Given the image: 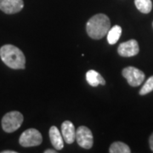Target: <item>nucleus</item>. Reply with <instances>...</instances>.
I'll use <instances>...</instances> for the list:
<instances>
[{"label": "nucleus", "instance_id": "nucleus-1", "mask_svg": "<svg viewBox=\"0 0 153 153\" xmlns=\"http://www.w3.org/2000/svg\"><path fill=\"white\" fill-rule=\"evenodd\" d=\"M0 58L11 69H24L26 66L23 52L12 44H5L0 48Z\"/></svg>", "mask_w": 153, "mask_h": 153}, {"label": "nucleus", "instance_id": "nucleus-2", "mask_svg": "<svg viewBox=\"0 0 153 153\" xmlns=\"http://www.w3.org/2000/svg\"><path fill=\"white\" fill-rule=\"evenodd\" d=\"M111 28V22L107 16L97 14L91 17L86 24L88 35L93 39H100L105 37Z\"/></svg>", "mask_w": 153, "mask_h": 153}, {"label": "nucleus", "instance_id": "nucleus-3", "mask_svg": "<svg viewBox=\"0 0 153 153\" xmlns=\"http://www.w3.org/2000/svg\"><path fill=\"white\" fill-rule=\"evenodd\" d=\"M23 120V115L20 111H10L2 118V128L6 133H13L22 126Z\"/></svg>", "mask_w": 153, "mask_h": 153}, {"label": "nucleus", "instance_id": "nucleus-4", "mask_svg": "<svg viewBox=\"0 0 153 153\" xmlns=\"http://www.w3.org/2000/svg\"><path fill=\"white\" fill-rule=\"evenodd\" d=\"M43 141L41 133L35 128H28L22 134L19 143L23 147H33L39 146Z\"/></svg>", "mask_w": 153, "mask_h": 153}, {"label": "nucleus", "instance_id": "nucleus-5", "mask_svg": "<svg viewBox=\"0 0 153 153\" xmlns=\"http://www.w3.org/2000/svg\"><path fill=\"white\" fill-rule=\"evenodd\" d=\"M122 74L132 87L140 86L145 80V73L134 66L125 67L122 71Z\"/></svg>", "mask_w": 153, "mask_h": 153}, {"label": "nucleus", "instance_id": "nucleus-6", "mask_svg": "<svg viewBox=\"0 0 153 153\" xmlns=\"http://www.w3.org/2000/svg\"><path fill=\"white\" fill-rule=\"evenodd\" d=\"M76 140L81 147L84 149L92 148L94 142L92 132L87 127L80 126L76 130Z\"/></svg>", "mask_w": 153, "mask_h": 153}, {"label": "nucleus", "instance_id": "nucleus-7", "mask_svg": "<svg viewBox=\"0 0 153 153\" xmlns=\"http://www.w3.org/2000/svg\"><path fill=\"white\" fill-rule=\"evenodd\" d=\"M140 51V47L138 42L134 39L128 40L127 42L119 44L117 48V52L121 56L123 57H131L136 55Z\"/></svg>", "mask_w": 153, "mask_h": 153}, {"label": "nucleus", "instance_id": "nucleus-8", "mask_svg": "<svg viewBox=\"0 0 153 153\" xmlns=\"http://www.w3.org/2000/svg\"><path fill=\"white\" fill-rule=\"evenodd\" d=\"M23 7V0H0V10L5 14L12 15L18 13Z\"/></svg>", "mask_w": 153, "mask_h": 153}, {"label": "nucleus", "instance_id": "nucleus-9", "mask_svg": "<svg viewBox=\"0 0 153 153\" xmlns=\"http://www.w3.org/2000/svg\"><path fill=\"white\" fill-rule=\"evenodd\" d=\"M61 134L67 144H72L76 140V128L70 121H65L61 124Z\"/></svg>", "mask_w": 153, "mask_h": 153}, {"label": "nucleus", "instance_id": "nucleus-10", "mask_svg": "<svg viewBox=\"0 0 153 153\" xmlns=\"http://www.w3.org/2000/svg\"><path fill=\"white\" fill-rule=\"evenodd\" d=\"M49 138L50 141L52 143L53 146L56 150H61L64 146V139L62 137V134H60L59 129L55 127L52 126L49 128Z\"/></svg>", "mask_w": 153, "mask_h": 153}, {"label": "nucleus", "instance_id": "nucleus-11", "mask_svg": "<svg viewBox=\"0 0 153 153\" xmlns=\"http://www.w3.org/2000/svg\"><path fill=\"white\" fill-rule=\"evenodd\" d=\"M86 80L88 83L92 87H97L99 84H101V85L105 84V80L98 71H94V70H89L87 71Z\"/></svg>", "mask_w": 153, "mask_h": 153}, {"label": "nucleus", "instance_id": "nucleus-12", "mask_svg": "<svg viewBox=\"0 0 153 153\" xmlns=\"http://www.w3.org/2000/svg\"><path fill=\"white\" fill-rule=\"evenodd\" d=\"M122 34V28L120 26H114L113 27L110 28V30L107 33V41L109 44H115L121 37Z\"/></svg>", "mask_w": 153, "mask_h": 153}, {"label": "nucleus", "instance_id": "nucleus-13", "mask_svg": "<svg viewBox=\"0 0 153 153\" xmlns=\"http://www.w3.org/2000/svg\"><path fill=\"white\" fill-rule=\"evenodd\" d=\"M109 152L111 153H130V148L125 143L117 141L111 145L109 149Z\"/></svg>", "mask_w": 153, "mask_h": 153}, {"label": "nucleus", "instance_id": "nucleus-14", "mask_svg": "<svg viewBox=\"0 0 153 153\" xmlns=\"http://www.w3.org/2000/svg\"><path fill=\"white\" fill-rule=\"evenodd\" d=\"M134 4L143 14H148L152 11V0H134Z\"/></svg>", "mask_w": 153, "mask_h": 153}, {"label": "nucleus", "instance_id": "nucleus-15", "mask_svg": "<svg viewBox=\"0 0 153 153\" xmlns=\"http://www.w3.org/2000/svg\"><path fill=\"white\" fill-rule=\"evenodd\" d=\"M153 90V76H150L143 85L141 89L140 90V95H146L147 94L151 93Z\"/></svg>", "mask_w": 153, "mask_h": 153}, {"label": "nucleus", "instance_id": "nucleus-16", "mask_svg": "<svg viewBox=\"0 0 153 153\" xmlns=\"http://www.w3.org/2000/svg\"><path fill=\"white\" fill-rule=\"evenodd\" d=\"M149 145H150L151 150L153 152V134L150 136V139H149Z\"/></svg>", "mask_w": 153, "mask_h": 153}, {"label": "nucleus", "instance_id": "nucleus-17", "mask_svg": "<svg viewBox=\"0 0 153 153\" xmlns=\"http://www.w3.org/2000/svg\"><path fill=\"white\" fill-rule=\"evenodd\" d=\"M57 152V151H54V150H50V149H48V150H46L44 153H55Z\"/></svg>", "mask_w": 153, "mask_h": 153}, {"label": "nucleus", "instance_id": "nucleus-18", "mask_svg": "<svg viewBox=\"0 0 153 153\" xmlns=\"http://www.w3.org/2000/svg\"><path fill=\"white\" fill-rule=\"evenodd\" d=\"M2 153H16V152H15V151H3V152H1Z\"/></svg>", "mask_w": 153, "mask_h": 153}, {"label": "nucleus", "instance_id": "nucleus-19", "mask_svg": "<svg viewBox=\"0 0 153 153\" xmlns=\"http://www.w3.org/2000/svg\"><path fill=\"white\" fill-rule=\"evenodd\" d=\"M152 26H153V23H152Z\"/></svg>", "mask_w": 153, "mask_h": 153}]
</instances>
